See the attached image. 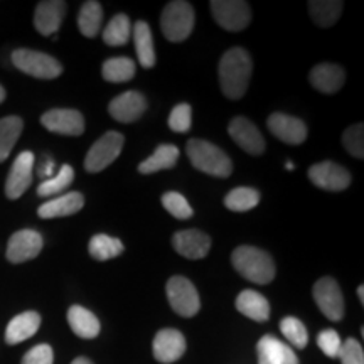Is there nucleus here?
<instances>
[{
  "label": "nucleus",
  "mask_w": 364,
  "mask_h": 364,
  "mask_svg": "<svg viewBox=\"0 0 364 364\" xmlns=\"http://www.w3.org/2000/svg\"><path fill=\"white\" fill-rule=\"evenodd\" d=\"M280 331L285 336V339L295 348L304 349L309 343V334L306 326L299 321L297 317H285L280 322Z\"/></svg>",
  "instance_id": "obj_36"
},
{
  "label": "nucleus",
  "mask_w": 364,
  "mask_h": 364,
  "mask_svg": "<svg viewBox=\"0 0 364 364\" xmlns=\"http://www.w3.org/2000/svg\"><path fill=\"white\" fill-rule=\"evenodd\" d=\"M102 21L103 9L98 2L90 0V2H85L81 6V11L78 14V27L85 38H97L100 29H102Z\"/></svg>",
  "instance_id": "obj_30"
},
{
  "label": "nucleus",
  "mask_w": 364,
  "mask_h": 364,
  "mask_svg": "<svg viewBox=\"0 0 364 364\" xmlns=\"http://www.w3.org/2000/svg\"><path fill=\"white\" fill-rule=\"evenodd\" d=\"M338 358L343 364H364V353L363 346L356 339L349 338L341 344Z\"/></svg>",
  "instance_id": "obj_40"
},
{
  "label": "nucleus",
  "mask_w": 364,
  "mask_h": 364,
  "mask_svg": "<svg viewBox=\"0 0 364 364\" xmlns=\"http://www.w3.org/2000/svg\"><path fill=\"white\" fill-rule=\"evenodd\" d=\"M258 203H260V193L253 188H236L230 191L225 198V206L235 213L250 211L258 206Z\"/></svg>",
  "instance_id": "obj_34"
},
{
  "label": "nucleus",
  "mask_w": 364,
  "mask_h": 364,
  "mask_svg": "<svg viewBox=\"0 0 364 364\" xmlns=\"http://www.w3.org/2000/svg\"><path fill=\"white\" fill-rule=\"evenodd\" d=\"M258 364H299L297 354L285 343L273 336H263L258 341Z\"/></svg>",
  "instance_id": "obj_20"
},
{
  "label": "nucleus",
  "mask_w": 364,
  "mask_h": 364,
  "mask_svg": "<svg viewBox=\"0 0 364 364\" xmlns=\"http://www.w3.org/2000/svg\"><path fill=\"white\" fill-rule=\"evenodd\" d=\"M230 136L240 145L245 152L252 154V156H262L265 150V140L263 135L258 130V127L250 122L245 117H236L231 120L230 127H228Z\"/></svg>",
  "instance_id": "obj_15"
},
{
  "label": "nucleus",
  "mask_w": 364,
  "mask_h": 364,
  "mask_svg": "<svg viewBox=\"0 0 364 364\" xmlns=\"http://www.w3.org/2000/svg\"><path fill=\"white\" fill-rule=\"evenodd\" d=\"M314 300L327 318L338 322L344 316V297L341 287L332 277H322L314 284Z\"/></svg>",
  "instance_id": "obj_9"
},
{
  "label": "nucleus",
  "mask_w": 364,
  "mask_h": 364,
  "mask_svg": "<svg viewBox=\"0 0 364 364\" xmlns=\"http://www.w3.org/2000/svg\"><path fill=\"white\" fill-rule=\"evenodd\" d=\"M252 58L243 48H231L223 54L218 76L223 95L230 100H240L247 93L252 76Z\"/></svg>",
  "instance_id": "obj_1"
},
{
  "label": "nucleus",
  "mask_w": 364,
  "mask_h": 364,
  "mask_svg": "<svg viewBox=\"0 0 364 364\" xmlns=\"http://www.w3.org/2000/svg\"><path fill=\"white\" fill-rule=\"evenodd\" d=\"M268 129L284 144L299 145L307 139V127L299 118L285 113H272L268 118Z\"/></svg>",
  "instance_id": "obj_16"
},
{
  "label": "nucleus",
  "mask_w": 364,
  "mask_h": 364,
  "mask_svg": "<svg viewBox=\"0 0 364 364\" xmlns=\"http://www.w3.org/2000/svg\"><path fill=\"white\" fill-rule=\"evenodd\" d=\"M344 4L339 0H311L309 11L318 27H331L338 22Z\"/></svg>",
  "instance_id": "obj_28"
},
{
  "label": "nucleus",
  "mask_w": 364,
  "mask_h": 364,
  "mask_svg": "<svg viewBox=\"0 0 364 364\" xmlns=\"http://www.w3.org/2000/svg\"><path fill=\"white\" fill-rule=\"evenodd\" d=\"M167 124H169V129L177 132V134L189 132L191 124H193V108H191V105L181 103L172 108Z\"/></svg>",
  "instance_id": "obj_38"
},
{
  "label": "nucleus",
  "mask_w": 364,
  "mask_h": 364,
  "mask_svg": "<svg viewBox=\"0 0 364 364\" xmlns=\"http://www.w3.org/2000/svg\"><path fill=\"white\" fill-rule=\"evenodd\" d=\"M309 179L314 186L326 191H344L351 184V174L339 164L326 161L314 164L309 169Z\"/></svg>",
  "instance_id": "obj_10"
},
{
  "label": "nucleus",
  "mask_w": 364,
  "mask_h": 364,
  "mask_svg": "<svg viewBox=\"0 0 364 364\" xmlns=\"http://www.w3.org/2000/svg\"><path fill=\"white\" fill-rule=\"evenodd\" d=\"M41 124L53 134L78 136L85 132V118L78 110L54 108L41 117Z\"/></svg>",
  "instance_id": "obj_11"
},
{
  "label": "nucleus",
  "mask_w": 364,
  "mask_h": 364,
  "mask_svg": "<svg viewBox=\"0 0 364 364\" xmlns=\"http://www.w3.org/2000/svg\"><path fill=\"white\" fill-rule=\"evenodd\" d=\"M130 36H132V24H130V19L125 16V14H117V16L108 22V26L105 27L103 31L105 44L113 46V48L129 43Z\"/></svg>",
  "instance_id": "obj_33"
},
{
  "label": "nucleus",
  "mask_w": 364,
  "mask_h": 364,
  "mask_svg": "<svg viewBox=\"0 0 364 364\" xmlns=\"http://www.w3.org/2000/svg\"><path fill=\"white\" fill-rule=\"evenodd\" d=\"M172 247L179 255L189 260H199L209 253L211 248V238L199 230H184L177 231L172 236Z\"/></svg>",
  "instance_id": "obj_17"
},
{
  "label": "nucleus",
  "mask_w": 364,
  "mask_h": 364,
  "mask_svg": "<svg viewBox=\"0 0 364 364\" xmlns=\"http://www.w3.org/2000/svg\"><path fill=\"white\" fill-rule=\"evenodd\" d=\"M317 344L326 356L338 358L343 341H341L339 334L334 329H324L317 336Z\"/></svg>",
  "instance_id": "obj_41"
},
{
  "label": "nucleus",
  "mask_w": 364,
  "mask_h": 364,
  "mask_svg": "<svg viewBox=\"0 0 364 364\" xmlns=\"http://www.w3.org/2000/svg\"><path fill=\"white\" fill-rule=\"evenodd\" d=\"M209 6L218 26L231 33L247 29L252 22V9L243 0H213Z\"/></svg>",
  "instance_id": "obj_8"
},
{
  "label": "nucleus",
  "mask_w": 364,
  "mask_h": 364,
  "mask_svg": "<svg viewBox=\"0 0 364 364\" xmlns=\"http://www.w3.org/2000/svg\"><path fill=\"white\" fill-rule=\"evenodd\" d=\"M343 144L351 156L364 159V125H351L343 135Z\"/></svg>",
  "instance_id": "obj_39"
},
{
  "label": "nucleus",
  "mask_w": 364,
  "mask_h": 364,
  "mask_svg": "<svg viewBox=\"0 0 364 364\" xmlns=\"http://www.w3.org/2000/svg\"><path fill=\"white\" fill-rule=\"evenodd\" d=\"M344 81V70L338 65H332V63H322V65L312 68L311 71V83L314 88L321 91V93H338V91L343 88Z\"/></svg>",
  "instance_id": "obj_22"
},
{
  "label": "nucleus",
  "mask_w": 364,
  "mask_h": 364,
  "mask_svg": "<svg viewBox=\"0 0 364 364\" xmlns=\"http://www.w3.org/2000/svg\"><path fill=\"white\" fill-rule=\"evenodd\" d=\"M12 63L17 70L39 80H54L61 76L63 66L56 58L33 49H17L12 53Z\"/></svg>",
  "instance_id": "obj_5"
},
{
  "label": "nucleus",
  "mask_w": 364,
  "mask_h": 364,
  "mask_svg": "<svg viewBox=\"0 0 364 364\" xmlns=\"http://www.w3.org/2000/svg\"><path fill=\"white\" fill-rule=\"evenodd\" d=\"M66 2L63 0H44L39 2L34 14V27L43 36L56 34L66 16Z\"/></svg>",
  "instance_id": "obj_19"
},
{
  "label": "nucleus",
  "mask_w": 364,
  "mask_h": 364,
  "mask_svg": "<svg viewBox=\"0 0 364 364\" xmlns=\"http://www.w3.org/2000/svg\"><path fill=\"white\" fill-rule=\"evenodd\" d=\"M54 353L49 344H38L26 353L22 364H53Z\"/></svg>",
  "instance_id": "obj_42"
},
{
  "label": "nucleus",
  "mask_w": 364,
  "mask_h": 364,
  "mask_svg": "<svg viewBox=\"0 0 364 364\" xmlns=\"http://www.w3.org/2000/svg\"><path fill=\"white\" fill-rule=\"evenodd\" d=\"M162 206L166 208L167 213L177 220H189L193 216V208L188 203V199L179 193H166L162 196Z\"/></svg>",
  "instance_id": "obj_37"
},
{
  "label": "nucleus",
  "mask_w": 364,
  "mask_h": 364,
  "mask_svg": "<svg viewBox=\"0 0 364 364\" xmlns=\"http://www.w3.org/2000/svg\"><path fill=\"white\" fill-rule=\"evenodd\" d=\"M161 27L162 34L171 43L186 41L193 33L194 9L184 0H176V2L167 4L161 16Z\"/></svg>",
  "instance_id": "obj_4"
},
{
  "label": "nucleus",
  "mask_w": 364,
  "mask_h": 364,
  "mask_svg": "<svg viewBox=\"0 0 364 364\" xmlns=\"http://www.w3.org/2000/svg\"><path fill=\"white\" fill-rule=\"evenodd\" d=\"M166 292L171 307L182 317H193L201 309L198 290H196L193 282L186 277L177 275L169 279L166 285Z\"/></svg>",
  "instance_id": "obj_7"
},
{
  "label": "nucleus",
  "mask_w": 364,
  "mask_h": 364,
  "mask_svg": "<svg viewBox=\"0 0 364 364\" xmlns=\"http://www.w3.org/2000/svg\"><path fill=\"white\" fill-rule=\"evenodd\" d=\"M154 356L164 364L176 363L186 353V339L177 329H162L154 338Z\"/></svg>",
  "instance_id": "obj_18"
},
{
  "label": "nucleus",
  "mask_w": 364,
  "mask_h": 364,
  "mask_svg": "<svg viewBox=\"0 0 364 364\" xmlns=\"http://www.w3.org/2000/svg\"><path fill=\"white\" fill-rule=\"evenodd\" d=\"M136 66L130 58H110L103 63L102 76L110 83H125L135 76Z\"/></svg>",
  "instance_id": "obj_32"
},
{
  "label": "nucleus",
  "mask_w": 364,
  "mask_h": 364,
  "mask_svg": "<svg viewBox=\"0 0 364 364\" xmlns=\"http://www.w3.org/2000/svg\"><path fill=\"white\" fill-rule=\"evenodd\" d=\"M22 129H24V122L19 117H6L0 120V162L7 161V157L11 156Z\"/></svg>",
  "instance_id": "obj_29"
},
{
  "label": "nucleus",
  "mask_w": 364,
  "mask_h": 364,
  "mask_svg": "<svg viewBox=\"0 0 364 364\" xmlns=\"http://www.w3.org/2000/svg\"><path fill=\"white\" fill-rule=\"evenodd\" d=\"M68 322L73 332L83 339H95L100 334L98 317L81 306H73L68 311Z\"/></svg>",
  "instance_id": "obj_24"
},
{
  "label": "nucleus",
  "mask_w": 364,
  "mask_h": 364,
  "mask_svg": "<svg viewBox=\"0 0 364 364\" xmlns=\"http://www.w3.org/2000/svg\"><path fill=\"white\" fill-rule=\"evenodd\" d=\"M145 110H147V100L139 91H125V93L118 95L108 107L113 120L120 122V124L136 122L144 115Z\"/></svg>",
  "instance_id": "obj_14"
},
{
  "label": "nucleus",
  "mask_w": 364,
  "mask_h": 364,
  "mask_svg": "<svg viewBox=\"0 0 364 364\" xmlns=\"http://www.w3.org/2000/svg\"><path fill=\"white\" fill-rule=\"evenodd\" d=\"M358 297H359V300H361V304H364V287L363 285L358 287Z\"/></svg>",
  "instance_id": "obj_44"
},
{
  "label": "nucleus",
  "mask_w": 364,
  "mask_h": 364,
  "mask_svg": "<svg viewBox=\"0 0 364 364\" xmlns=\"http://www.w3.org/2000/svg\"><path fill=\"white\" fill-rule=\"evenodd\" d=\"M179 156L181 152L176 145H171V144L159 145L156 152L140 164L139 172L140 174H156L159 171L172 169V167L177 164V161H179Z\"/></svg>",
  "instance_id": "obj_27"
},
{
  "label": "nucleus",
  "mask_w": 364,
  "mask_h": 364,
  "mask_svg": "<svg viewBox=\"0 0 364 364\" xmlns=\"http://www.w3.org/2000/svg\"><path fill=\"white\" fill-rule=\"evenodd\" d=\"M125 136L118 132H107L91 145L85 157V169L88 172H102L120 156L124 149Z\"/></svg>",
  "instance_id": "obj_6"
},
{
  "label": "nucleus",
  "mask_w": 364,
  "mask_h": 364,
  "mask_svg": "<svg viewBox=\"0 0 364 364\" xmlns=\"http://www.w3.org/2000/svg\"><path fill=\"white\" fill-rule=\"evenodd\" d=\"M41 326V316L38 312L29 311L22 312L19 316H16L9 322L6 329V343L7 344H19L24 341L31 339L38 332Z\"/></svg>",
  "instance_id": "obj_23"
},
{
  "label": "nucleus",
  "mask_w": 364,
  "mask_h": 364,
  "mask_svg": "<svg viewBox=\"0 0 364 364\" xmlns=\"http://www.w3.org/2000/svg\"><path fill=\"white\" fill-rule=\"evenodd\" d=\"M188 157L193 166L204 174L215 177H230L233 172V162L220 147L208 140L193 139L186 147Z\"/></svg>",
  "instance_id": "obj_3"
},
{
  "label": "nucleus",
  "mask_w": 364,
  "mask_h": 364,
  "mask_svg": "<svg viewBox=\"0 0 364 364\" xmlns=\"http://www.w3.org/2000/svg\"><path fill=\"white\" fill-rule=\"evenodd\" d=\"M75 181V169L71 166H65L58 171V174H54L49 179L43 181L38 188V196L41 198H48V196H56L63 193L66 188H70L71 182Z\"/></svg>",
  "instance_id": "obj_35"
},
{
  "label": "nucleus",
  "mask_w": 364,
  "mask_h": 364,
  "mask_svg": "<svg viewBox=\"0 0 364 364\" xmlns=\"http://www.w3.org/2000/svg\"><path fill=\"white\" fill-rule=\"evenodd\" d=\"M4 100H6V90H4V86L0 85V103H2Z\"/></svg>",
  "instance_id": "obj_45"
},
{
  "label": "nucleus",
  "mask_w": 364,
  "mask_h": 364,
  "mask_svg": "<svg viewBox=\"0 0 364 364\" xmlns=\"http://www.w3.org/2000/svg\"><path fill=\"white\" fill-rule=\"evenodd\" d=\"M124 243L120 240L108 235H95L88 245L90 255L98 262H107L112 260V258H117L118 255L124 253Z\"/></svg>",
  "instance_id": "obj_31"
},
{
  "label": "nucleus",
  "mask_w": 364,
  "mask_h": 364,
  "mask_svg": "<svg viewBox=\"0 0 364 364\" xmlns=\"http://www.w3.org/2000/svg\"><path fill=\"white\" fill-rule=\"evenodd\" d=\"M231 263L243 279L253 282V284L267 285L275 277V262L270 253L263 252L260 248L248 247V245L238 247L231 255Z\"/></svg>",
  "instance_id": "obj_2"
},
{
  "label": "nucleus",
  "mask_w": 364,
  "mask_h": 364,
  "mask_svg": "<svg viewBox=\"0 0 364 364\" xmlns=\"http://www.w3.org/2000/svg\"><path fill=\"white\" fill-rule=\"evenodd\" d=\"M236 309L257 322H265L270 317V304L262 294L255 290H243L236 299Z\"/></svg>",
  "instance_id": "obj_25"
},
{
  "label": "nucleus",
  "mask_w": 364,
  "mask_h": 364,
  "mask_svg": "<svg viewBox=\"0 0 364 364\" xmlns=\"http://www.w3.org/2000/svg\"><path fill=\"white\" fill-rule=\"evenodd\" d=\"M85 206V198L81 193H68L54 198L51 201L41 204L38 215L43 220H53V218H65L76 215Z\"/></svg>",
  "instance_id": "obj_21"
},
{
  "label": "nucleus",
  "mask_w": 364,
  "mask_h": 364,
  "mask_svg": "<svg viewBox=\"0 0 364 364\" xmlns=\"http://www.w3.org/2000/svg\"><path fill=\"white\" fill-rule=\"evenodd\" d=\"M71 364H93V363H91L88 358H76Z\"/></svg>",
  "instance_id": "obj_43"
},
{
  "label": "nucleus",
  "mask_w": 364,
  "mask_h": 364,
  "mask_svg": "<svg viewBox=\"0 0 364 364\" xmlns=\"http://www.w3.org/2000/svg\"><path fill=\"white\" fill-rule=\"evenodd\" d=\"M33 169L34 154L29 150L21 152L14 161L6 181V196L9 199H19L29 189L31 182H33Z\"/></svg>",
  "instance_id": "obj_13"
},
{
  "label": "nucleus",
  "mask_w": 364,
  "mask_h": 364,
  "mask_svg": "<svg viewBox=\"0 0 364 364\" xmlns=\"http://www.w3.org/2000/svg\"><path fill=\"white\" fill-rule=\"evenodd\" d=\"M132 36H134L135 51L139 63L144 68L156 66V48H154L152 31H150L149 24L145 21H139L132 29Z\"/></svg>",
  "instance_id": "obj_26"
},
{
  "label": "nucleus",
  "mask_w": 364,
  "mask_h": 364,
  "mask_svg": "<svg viewBox=\"0 0 364 364\" xmlns=\"http://www.w3.org/2000/svg\"><path fill=\"white\" fill-rule=\"evenodd\" d=\"M43 245L44 240L38 231L21 230L9 240L6 257L11 263H24L38 257L43 250Z\"/></svg>",
  "instance_id": "obj_12"
},
{
  "label": "nucleus",
  "mask_w": 364,
  "mask_h": 364,
  "mask_svg": "<svg viewBox=\"0 0 364 364\" xmlns=\"http://www.w3.org/2000/svg\"><path fill=\"white\" fill-rule=\"evenodd\" d=\"M287 169H289V171H292V169H294V164H292V162H289V164H287Z\"/></svg>",
  "instance_id": "obj_46"
}]
</instances>
